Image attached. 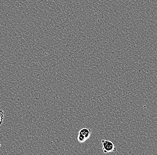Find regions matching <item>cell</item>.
<instances>
[{"label": "cell", "instance_id": "obj_3", "mask_svg": "<svg viewBox=\"0 0 157 155\" xmlns=\"http://www.w3.org/2000/svg\"><path fill=\"white\" fill-rule=\"evenodd\" d=\"M0 116L4 117V112L2 110H0Z\"/></svg>", "mask_w": 157, "mask_h": 155}, {"label": "cell", "instance_id": "obj_2", "mask_svg": "<svg viewBox=\"0 0 157 155\" xmlns=\"http://www.w3.org/2000/svg\"><path fill=\"white\" fill-rule=\"evenodd\" d=\"M102 144V149L104 153H108L111 152L117 151V148L112 141L109 140H101Z\"/></svg>", "mask_w": 157, "mask_h": 155}, {"label": "cell", "instance_id": "obj_4", "mask_svg": "<svg viewBox=\"0 0 157 155\" xmlns=\"http://www.w3.org/2000/svg\"><path fill=\"white\" fill-rule=\"evenodd\" d=\"M4 117L0 116V125L2 123Z\"/></svg>", "mask_w": 157, "mask_h": 155}, {"label": "cell", "instance_id": "obj_1", "mask_svg": "<svg viewBox=\"0 0 157 155\" xmlns=\"http://www.w3.org/2000/svg\"><path fill=\"white\" fill-rule=\"evenodd\" d=\"M92 131L90 128H82L78 132L77 140L80 143H83L90 137Z\"/></svg>", "mask_w": 157, "mask_h": 155}]
</instances>
